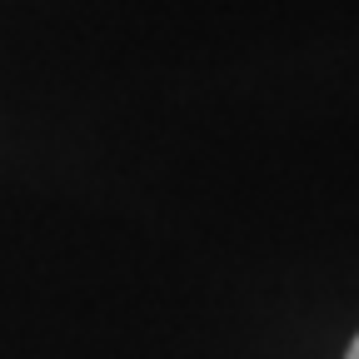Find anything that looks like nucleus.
<instances>
[{"label":"nucleus","mask_w":359,"mask_h":359,"mask_svg":"<svg viewBox=\"0 0 359 359\" xmlns=\"http://www.w3.org/2000/svg\"><path fill=\"white\" fill-rule=\"evenodd\" d=\"M344 359H359V334H354V344H349V354Z\"/></svg>","instance_id":"nucleus-1"}]
</instances>
